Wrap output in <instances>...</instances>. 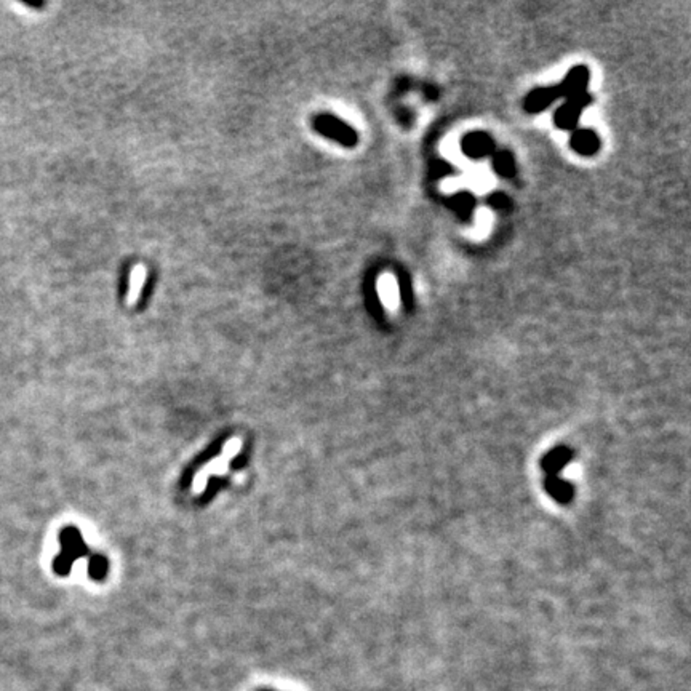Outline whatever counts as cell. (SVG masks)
<instances>
[{"mask_svg": "<svg viewBox=\"0 0 691 691\" xmlns=\"http://www.w3.org/2000/svg\"><path fill=\"white\" fill-rule=\"evenodd\" d=\"M589 101H591V96H589L586 92L578 96H573V98H568L565 105L555 112L557 127L562 128V130L574 128V125L578 124L579 120L581 111L589 105Z\"/></svg>", "mask_w": 691, "mask_h": 691, "instance_id": "obj_1", "label": "cell"}, {"mask_svg": "<svg viewBox=\"0 0 691 691\" xmlns=\"http://www.w3.org/2000/svg\"><path fill=\"white\" fill-rule=\"evenodd\" d=\"M316 125L318 128V132H322L325 136L336 139L338 143H341L344 146H354L357 143V134L352 130L350 127L343 124L341 120H338L335 117H330V115H323V117H318Z\"/></svg>", "mask_w": 691, "mask_h": 691, "instance_id": "obj_2", "label": "cell"}, {"mask_svg": "<svg viewBox=\"0 0 691 691\" xmlns=\"http://www.w3.org/2000/svg\"><path fill=\"white\" fill-rule=\"evenodd\" d=\"M463 151L467 157L472 159H482L490 156V154L495 151V143H493L491 136L483 133V132H476L469 133L463 139Z\"/></svg>", "mask_w": 691, "mask_h": 691, "instance_id": "obj_3", "label": "cell"}, {"mask_svg": "<svg viewBox=\"0 0 691 691\" xmlns=\"http://www.w3.org/2000/svg\"><path fill=\"white\" fill-rule=\"evenodd\" d=\"M587 83H589V69L586 66L573 68L565 77V80L559 85L562 92V98L568 100V98H573V96L584 93Z\"/></svg>", "mask_w": 691, "mask_h": 691, "instance_id": "obj_4", "label": "cell"}, {"mask_svg": "<svg viewBox=\"0 0 691 691\" xmlns=\"http://www.w3.org/2000/svg\"><path fill=\"white\" fill-rule=\"evenodd\" d=\"M562 98L560 87H547V88H536L525 98L523 106L528 112H541L546 109L550 102Z\"/></svg>", "mask_w": 691, "mask_h": 691, "instance_id": "obj_5", "label": "cell"}, {"mask_svg": "<svg viewBox=\"0 0 691 691\" xmlns=\"http://www.w3.org/2000/svg\"><path fill=\"white\" fill-rule=\"evenodd\" d=\"M573 458V451L568 446H557L542 458V469L547 476H559Z\"/></svg>", "mask_w": 691, "mask_h": 691, "instance_id": "obj_6", "label": "cell"}, {"mask_svg": "<svg viewBox=\"0 0 691 691\" xmlns=\"http://www.w3.org/2000/svg\"><path fill=\"white\" fill-rule=\"evenodd\" d=\"M572 147L582 156H594L600 147V139L592 130H576L572 136Z\"/></svg>", "mask_w": 691, "mask_h": 691, "instance_id": "obj_7", "label": "cell"}, {"mask_svg": "<svg viewBox=\"0 0 691 691\" xmlns=\"http://www.w3.org/2000/svg\"><path fill=\"white\" fill-rule=\"evenodd\" d=\"M546 491L555 499V501L563 503V504L572 501V498L574 495L573 485L568 483L567 480L560 478L559 476H547Z\"/></svg>", "mask_w": 691, "mask_h": 691, "instance_id": "obj_8", "label": "cell"}, {"mask_svg": "<svg viewBox=\"0 0 691 691\" xmlns=\"http://www.w3.org/2000/svg\"><path fill=\"white\" fill-rule=\"evenodd\" d=\"M146 279H147L146 266L143 264L134 266L130 275V286H128L127 298H125L127 306H134L138 303L141 298V293H143V288L146 285Z\"/></svg>", "mask_w": 691, "mask_h": 691, "instance_id": "obj_9", "label": "cell"}, {"mask_svg": "<svg viewBox=\"0 0 691 691\" xmlns=\"http://www.w3.org/2000/svg\"><path fill=\"white\" fill-rule=\"evenodd\" d=\"M473 203H476V200H473V197L467 191L458 192V194H454L450 200H448V205H450V207L456 211L461 218L471 216L473 210Z\"/></svg>", "mask_w": 691, "mask_h": 691, "instance_id": "obj_10", "label": "cell"}, {"mask_svg": "<svg viewBox=\"0 0 691 691\" xmlns=\"http://www.w3.org/2000/svg\"><path fill=\"white\" fill-rule=\"evenodd\" d=\"M493 166H495V171L498 175H501L504 178H512L515 175V162L514 157L510 156V152L503 151L498 152L493 160Z\"/></svg>", "mask_w": 691, "mask_h": 691, "instance_id": "obj_11", "label": "cell"}, {"mask_svg": "<svg viewBox=\"0 0 691 691\" xmlns=\"http://www.w3.org/2000/svg\"><path fill=\"white\" fill-rule=\"evenodd\" d=\"M488 203L495 210H505L510 205V200L504 192H495V194H491L488 197Z\"/></svg>", "mask_w": 691, "mask_h": 691, "instance_id": "obj_12", "label": "cell"}, {"mask_svg": "<svg viewBox=\"0 0 691 691\" xmlns=\"http://www.w3.org/2000/svg\"><path fill=\"white\" fill-rule=\"evenodd\" d=\"M400 294H402V298H403V301H405L407 306L412 304V286H409V282H408L407 275H402V277H400Z\"/></svg>", "mask_w": 691, "mask_h": 691, "instance_id": "obj_13", "label": "cell"}]
</instances>
